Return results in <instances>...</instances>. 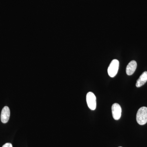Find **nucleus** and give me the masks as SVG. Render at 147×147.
<instances>
[{
  "label": "nucleus",
  "instance_id": "2",
  "mask_svg": "<svg viewBox=\"0 0 147 147\" xmlns=\"http://www.w3.org/2000/svg\"><path fill=\"white\" fill-rule=\"evenodd\" d=\"M119 68V61L117 59H114L111 62L108 69V74L110 77H114L117 75Z\"/></svg>",
  "mask_w": 147,
  "mask_h": 147
},
{
  "label": "nucleus",
  "instance_id": "7",
  "mask_svg": "<svg viewBox=\"0 0 147 147\" xmlns=\"http://www.w3.org/2000/svg\"><path fill=\"white\" fill-rule=\"evenodd\" d=\"M147 82V71H146L143 72L142 75L140 76L139 79L137 80L136 83V87L137 88L142 86L146 84Z\"/></svg>",
  "mask_w": 147,
  "mask_h": 147
},
{
  "label": "nucleus",
  "instance_id": "8",
  "mask_svg": "<svg viewBox=\"0 0 147 147\" xmlns=\"http://www.w3.org/2000/svg\"><path fill=\"white\" fill-rule=\"evenodd\" d=\"M2 147H13V146H12V145L11 144L7 143L5 144Z\"/></svg>",
  "mask_w": 147,
  "mask_h": 147
},
{
  "label": "nucleus",
  "instance_id": "5",
  "mask_svg": "<svg viewBox=\"0 0 147 147\" xmlns=\"http://www.w3.org/2000/svg\"><path fill=\"white\" fill-rule=\"evenodd\" d=\"M10 110L7 106L4 107L1 113V119L2 122L6 123L8 121L10 117Z\"/></svg>",
  "mask_w": 147,
  "mask_h": 147
},
{
  "label": "nucleus",
  "instance_id": "1",
  "mask_svg": "<svg viewBox=\"0 0 147 147\" xmlns=\"http://www.w3.org/2000/svg\"><path fill=\"white\" fill-rule=\"evenodd\" d=\"M137 123L140 125H144L147 123V108L142 107L138 110L136 116Z\"/></svg>",
  "mask_w": 147,
  "mask_h": 147
},
{
  "label": "nucleus",
  "instance_id": "3",
  "mask_svg": "<svg viewBox=\"0 0 147 147\" xmlns=\"http://www.w3.org/2000/svg\"><path fill=\"white\" fill-rule=\"evenodd\" d=\"M86 101L88 107L90 110H94L96 108V97L92 92H89L86 95Z\"/></svg>",
  "mask_w": 147,
  "mask_h": 147
},
{
  "label": "nucleus",
  "instance_id": "6",
  "mask_svg": "<svg viewBox=\"0 0 147 147\" xmlns=\"http://www.w3.org/2000/svg\"><path fill=\"white\" fill-rule=\"evenodd\" d=\"M137 67V63L136 61H131L127 65L126 67V71L127 75H131L134 74Z\"/></svg>",
  "mask_w": 147,
  "mask_h": 147
},
{
  "label": "nucleus",
  "instance_id": "4",
  "mask_svg": "<svg viewBox=\"0 0 147 147\" xmlns=\"http://www.w3.org/2000/svg\"><path fill=\"white\" fill-rule=\"evenodd\" d=\"M121 108L120 105L117 103L113 104L112 107V114L113 118L116 120H118L121 116Z\"/></svg>",
  "mask_w": 147,
  "mask_h": 147
},
{
  "label": "nucleus",
  "instance_id": "9",
  "mask_svg": "<svg viewBox=\"0 0 147 147\" xmlns=\"http://www.w3.org/2000/svg\"></svg>",
  "mask_w": 147,
  "mask_h": 147
}]
</instances>
